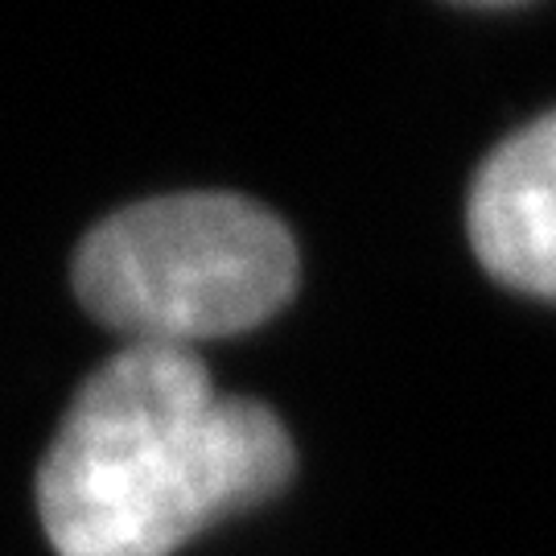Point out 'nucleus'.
I'll return each mask as SVG.
<instances>
[{
	"label": "nucleus",
	"mask_w": 556,
	"mask_h": 556,
	"mask_svg": "<svg viewBox=\"0 0 556 556\" xmlns=\"http://www.w3.org/2000/svg\"><path fill=\"white\" fill-rule=\"evenodd\" d=\"M289 475L293 441L264 404L219 396L186 346L128 342L71 400L38 516L59 556H169Z\"/></svg>",
	"instance_id": "obj_1"
},
{
	"label": "nucleus",
	"mask_w": 556,
	"mask_h": 556,
	"mask_svg": "<svg viewBox=\"0 0 556 556\" xmlns=\"http://www.w3.org/2000/svg\"><path fill=\"white\" fill-rule=\"evenodd\" d=\"M298 289L289 227L239 194H165L91 227L75 252V293L132 346L243 334Z\"/></svg>",
	"instance_id": "obj_2"
},
{
	"label": "nucleus",
	"mask_w": 556,
	"mask_h": 556,
	"mask_svg": "<svg viewBox=\"0 0 556 556\" xmlns=\"http://www.w3.org/2000/svg\"><path fill=\"white\" fill-rule=\"evenodd\" d=\"M466 227L491 277L556 301V112L532 119L482 161Z\"/></svg>",
	"instance_id": "obj_3"
}]
</instances>
